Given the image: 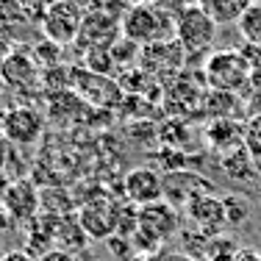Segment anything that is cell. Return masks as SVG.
<instances>
[{
  "instance_id": "5b68a950",
  "label": "cell",
  "mask_w": 261,
  "mask_h": 261,
  "mask_svg": "<svg viewBox=\"0 0 261 261\" xmlns=\"http://www.w3.org/2000/svg\"><path fill=\"white\" fill-rule=\"evenodd\" d=\"M217 39V22L206 11H200L195 3L184 9V14L175 22V42L184 47V53H203Z\"/></svg>"
},
{
  "instance_id": "ffe728a7",
  "label": "cell",
  "mask_w": 261,
  "mask_h": 261,
  "mask_svg": "<svg viewBox=\"0 0 261 261\" xmlns=\"http://www.w3.org/2000/svg\"><path fill=\"white\" fill-rule=\"evenodd\" d=\"M245 145L250 156H261V117H250L245 125Z\"/></svg>"
},
{
  "instance_id": "7c38bea8",
  "label": "cell",
  "mask_w": 261,
  "mask_h": 261,
  "mask_svg": "<svg viewBox=\"0 0 261 261\" xmlns=\"http://www.w3.org/2000/svg\"><path fill=\"white\" fill-rule=\"evenodd\" d=\"M36 206H39V195L31 181H17L3 192V208L11 214V220H31Z\"/></svg>"
},
{
  "instance_id": "d4e9b609",
  "label": "cell",
  "mask_w": 261,
  "mask_h": 261,
  "mask_svg": "<svg viewBox=\"0 0 261 261\" xmlns=\"http://www.w3.org/2000/svg\"><path fill=\"white\" fill-rule=\"evenodd\" d=\"M247 89H250V95L261 97V67H256V70L250 72V81H247Z\"/></svg>"
},
{
  "instance_id": "277c9868",
  "label": "cell",
  "mask_w": 261,
  "mask_h": 261,
  "mask_svg": "<svg viewBox=\"0 0 261 261\" xmlns=\"http://www.w3.org/2000/svg\"><path fill=\"white\" fill-rule=\"evenodd\" d=\"M120 39H122L120 17L109 14V11H100V9H89L84 14V22H81L75 47H78V50H84V53L111 50Z\"/></svg>"
},
{
  "instance_id": "ac0fdd59",
  "label": "cell",
  "mask_w": 261,
  "mask_h": 261,
  "mask_svg": "<svg viewBox=\"0 0 261 261\" xmlns=\"http://www.w3.org/2000/svg\"><path fill=\"white\" fill-rule=\"evenodd\" d=\"M236 28H239L242 36H245V42L261 45V3L258 0L253 6H247V11L239 17V22H236Z\"/></svg>"
},
{
  "instance_id": "52a82bcc",
  "label": "cell",
  "mask_w": 261,
  "mask_h": 261,
  "mask_svg": "<svg viewBox=\"0 0 261 261\" xmlns=\"http://www.w3.org/2000/svg\"><path fill=\"white\" fill-rule=\"evenodd\" d=\"M81 231L92 239H111V233L120 231V203L111 200H92L78 214Z\"/></svg>"
},
{
  "instance_id": "7a4b0ae2",
  "label": "cell",
  "mask_w": 261,
  "mask_h": 261,
  "mask_svg": "<svg viewBox=\"0 0 261 261\" xmlns=\"http://www.w3.org/2000/svg\"><path fill=\"white\" fill-rule=\"evenodd\" d=\"M253 67L245 61L239 50H217L208 56L206 67H203V78H206L208 89L214 92H242L247 89Z\"/></svg>"
},
{
  "instance_id": "9c48e42d",
  "label": "cell",
  "mask_w": 261,
  "mask_h": 261,
  "mask_svg": "<svg viewBox=\"0 0 261 261\" xmlns=\"http://www.w3.org/2000/svg\"><path fill=\"white\" fill-rule=\"evenodd\" d=\"M211 184L197 172L189 170H178V172H167L164 175V200L170 206H189L195 197L211 195Z\"/></svg>"
},
{
  "instance_id": "cb8c5ba5",
  "label": "cell",
  "mask_w": 261,
  "mask_h": 261,
  "mask_svg": "<svg viewBox=\"0 0 261 261\" xmlns=\"http://www.w3.org/2000/svg\"><path fill=\"white\" fill-rule=\"evenodd\" d=\"M222 203H225V222H231V225H239V222L247 217V208H242L236 197H228V200H222Z\"/></svg>"
},
{
  "instance_id": "5bb4252c",
  "label": "cell",
  "mask_w": 261,
  "mask_h": 261,
  "mask_svg": "<svg viewBox=\"0 0 261 261\" xmlns=\"http://www.w3.org/2000/svg\"><path fill=\"white\" fill-rule=\"evenodd\" d=\"M206 142L217 153H236L245 145V128L233 120H214L206 128Z\"/></svg>"
},
{
  "instance_id": "2e32d148",
  "label": "cell",
  "mask_w": 261,
  "mask_h": 261,
  "mask_svg": "<svg viewBox=\"0 0 261 261\" xmlns=\"http://www.w3.org/2000/svg\"><path fill=\"white\" fill-rule=\"evenodd\" d=\"M256 0H195V6L200 11H206L217 25H236L239 17L247 11V6H253Z\"/></svg>"
},
{
  "instance_id": "4316f807",
  "label": "cell",
  "mask_w": 261,
  "mask_h": 261,
  "mask_svg": "<svg viewBox=\"0 0 261 261\" xmlns=\"http://www.w3.org/2000/svg\"><path fill=\"white\" fill-rule=\"evenodd\" d=\"M39 261H72V258L67 256V250H53V253H47V256H42Z\"/></svg>"
},
{
  "instance_id": "7402d4cb",
  "label": "cell",
  "mask_w": 261,
  "mask_h": 261,
  "mask_svg": "<svg viewBox=\"0 0 261 261\" xmlns=\"http://www.w3.org/2000/svg\"><path fill=\"white\" fill-rule=\"evenodd\" d=\"M36 59L45 61V64L53 70V67L59 64V59H61V47L53 45V42H42V45L36 47Z\"/></svg>"
},
{
  "instance_id": "f1b7e54d",
  "label": "cell",
  "mask_w": 261,
  "mask_h": 261,
  "mask_svg": "<svg viewBox=\"0 0 261 261\" xmlns=\"http://www.w3.org/2000/svg\"><path fill=\"white\" fill-rule=\"evenodd\" d=\"M0 247H3V242H0Z\"/></svg>"
},
{
  "instance_id": "ba28073f",
  "label": "cell",
  "mask_w": 261,
  "mask_h": 261,
  "mask_svg": "<svg viewBox=\"0 0 261 261\" xmlns=\"http://www.w3.org/2000/svg\"><path fill=\"white\" fill-rule=\"evenodd\" d=\"M42 128H45V117L31 106L3 111V139L14 142V145H34Z\"/></svg>"
},
{
  "instance_id": "4fadbf2b",
  "label": "cell",
  "mask_w": 261,
  "mask_h": 261,
  "mask_svg": "<svg viewBox=\"0 0 261 261\" xmlns=\"http://www.w3.org/2000/svg\"><path fill=\"white\" fill-rule=\"evenodd\" d=\"M186 214L192 217L197 228L203 231H217V228L225 222V203L217 200L214 195H200L186 206Z\"/></svg>"
},
{
  "instance_id": "484cf974",
  "label": "cell",
  "mask_w": 261,
  "mask_h": 261,
  "mask_svg": "<svg viewBox=\"0 0 261 261\" xmlns=\"http://www.w3.org/2000/svg\"><path fill=\"white\" fill-rule=\"evenodd\" d=\"M0 261H36V258L31 256V253H25V250H9Z\"/></svg>"
},
{
  "instance_id": "83f0119b",
  "label": "cell",
  "mask_w": 261,
  "mask_h": 261,
  "mask_svg": "<svg viewBox=\"0 0 261 261\" xmlns=\"http://www.w3.org/2000/svg\"><path fill=\"white\" fill-rule=\"evenodd\" d=\"M128 3H134V6H139V3H150V0H128Z\"/></svg>"
},
{
  "instance_id": "8fae6325",
  "label": "cell",
  "mask_w": 261,
  "mask_h": 261,
  "mask_svg": "<svg viewBox=\"0 0 261 261\" xmlns=\"http://www.w3.org/2000/svg\"><path fill=\"white\" fill-rule=\"evenodd\" d=\"M0 81L11 89H25L36 81V61L25 50H11L0 61Z\"/></svg>"
},
{
  "instance_id": "603a6c76",
  "label": "cell",
  "mask_w": 261,
  "mask_h": 261,
  "mask_svg": "<svg viewBox=\"0 0 261 261\" xmlns=\"http://www.w3.org/2000/svg\"><path fill=\"white\" fill-rule=\"evenodd\" d=\"M92 3V9H100V11H109V14H114V17H120L122 20V14H125V3L128 0H89Z\"/></svg>"
},
{
  "instance_id": "3957f363",
  "label": "cell",
  "mask_w": 261,
  "mask_h": 261,
  "mask_svg": "<svg viewBox=\"0 0 261 261\" xmlns=\"http://www.w3.org/2000/svg\"><path fill=\"white\" fill-rule=\"evenodd\" d=\"M84 14L86 11L78 0H53L39 25L45 31L47 42H53L59 47H67V45H75Z\"/></svg>"
},
{
  "instance_id": "44dd1931",
  "label": "cell",
  "mask_w": 261,
  "mask_h": 261,
  "mask_svg": "<svg viewBox=\"0 0 261 261\" xmlns=\"http://www.w3.org/2000/svg\"><path fill=\"white\" fill-rule=\"evenodd\" d=\"M142 47H136L134 42H128V39H120L117 42L114 47H111V59H114V64H130V61H134V56L139 53Z\"/></svg>"
},
{
  "instance_id": "6da1fadb",
  "label": "cell",
  "mask_w": 261,
  "mask_h": 261,
  "mask_svg": "<svg viewBox=\"0 0 261 261\" xmlns=\"http://www.w3.org/2000/svg\"><path fill=\"white\" fill-rule=\"evenodd\" d=\"M120 25H122V39L134 42L136 47H147V45H156V42L175 39V28L161 20L150 3L128 6Z\"/></svg>"
},
{
  "instance_id": "8992f818",
  "label": "cell",
  "mask_w": 261,
  "mask_h": 261,
  "mask_svg": "<svg viewBox=\"0 0 261 261\" xmlns=\"http://www.w3.org/2000/svg\"><path fill=\"white\" fill-rule=\"evenodd\" d=\"M178 231V211L167 200L150 203L139 208V225H136L134 242L136 245H161Z\"/></svg>"
},
{
  "instance_id": "30bf717a",
  "label": "cell",
  "mask_w": 261,
  "mask_h": 261,
  "mask_svg": "<svg viewBox=\"0 0 261 261\" xmlns=\"http://www.w3.org/2000/svg\"><path fill=\"white\" fill-rule=\"evenodd\" d=\"M125 197L128 203L136 206H150V203L164 200V175H159L150 167H139V170H130L125 175Z\"/></svg>"
},
{
  "instance_id": "e0dca14e",
  "label": "cell",
  "mask_w": 261,
  "mask_h": 261,
  "mask_svg": "<svg viewBox=\"0 0 261 261\" xmlns=\"http://www.w3.org/2000/svg\"><path fill=\"white\" fill-rule=\"evenodd\" d=\"M203 109H206L214 120H233L236 111L245 109V106L239 103V97H236L233 92H214V89H211L208 95H206Z\"/></svg>"
},
{
  "instance_id": "d6986e66",
  "label": "cell",
  "mask_w": 261,
  "mask_h": 261,
  "mask_svg": "<svg viewBox=\"0 0 261 261\" xmlns=\"http://www.w3.org/2000/svg\"><path fill=\"white\" fill-rule=\"evenodd\" d=\"M150 6H153V11H156L161 20L170 22L172 28H175L178 17H181V14H184V9H186L184 0H150Z\"/></svg>"
},
{
  "instance_id": "9a60e30c",
  "label": "cell",
  "mask_w": 261,
  "mask_h": 261,
  "mask_svg": "<svg viewBox=\"0 0 261 261\" xmlns=\"http://www.w3.org/2000/svg\"><path fill=\"white\" fill-rule=\"evenodd\" d=\"M181 53H184V47L178 45L175 39L147 45V47H142V50H139V56H142V70H150L153 61H156V70L172 72V70H178V67H181ZM156 70H153V72H156Z\"/></svg>"
}]
</instances>
